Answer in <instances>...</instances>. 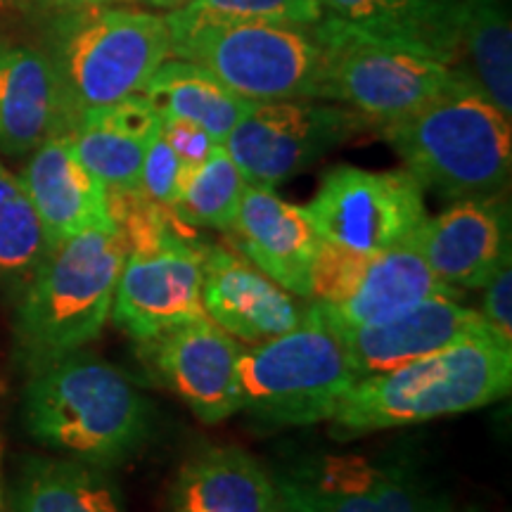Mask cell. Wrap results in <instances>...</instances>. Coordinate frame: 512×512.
I'll return each mask as SVG.
<instances>
[{
	"instance_id": "52a82bcc",
	"label": "cell",
	"mask_w": 512,
	"mask_h": 512,
	"mask_svg": "<svg viewBox=\"0 0 512 512\" xmlns=\"http://www.w3.org/2000/svg\"><path fill=\"white\" fill-rule=\"evenodd\" d=\"M356 382L337 330L311 304L283 335L242 347L240 413L275 430L330 422Z\"/></svg>"
},
{
	"instance_id": "836d02e7",
	"label": "cell",
	"mask_w": 512,
	"mask_h": 512,
	"mask_svg": "<svg viewBox=\"0 0 512 512\" xmlns=\"http://www.w3.org/2000/svg\"><path fill=\"white\" fill-rule=\"evenodd\" d=\"M0 512H10L8 479H5V441L0 437Z\"/></svg>"
},
{
	"instance_id": "d4e9b609",
	"label": "cell",
	"mask_w": 512,
	"mask_h": 512,
	"mask_svg": "<svg viewBox=\"0 0 512 512\" xmlns=\"http://www.w3.org/2000/svg\"><path fill=\"white\" fill-rule=\"evenodd\" d=\"M325 15L370 34L415 43L456 67L460 0H320Z\"/></svg>"
},
{
	"instance_id": "30bf717a",
	"label": "cell",
	"mask_w": 512,
	"mask_h": 512,
	"mask_svg": "<svg viewBox=\"0 0 512 512\" xmlns=\"http://www.w3.org/2000/svg\"><path fill=\"white\" fill-rule=\"evenodd\" d=\"M271 475L280 512H453L448 491L411 458L316 453Z\"/></svg>"
},
{
	"instance_id": "e0dca14e",
	"label": "cell",
	"mask_w": 512,
	"mask_h": 512,
	"mask_svg": "<svg viewBox=\"0 0 512 512\" xmlns=\"http://www.w3.org/2000/svg\"><path fill=\"white\" fill-rule=\"evenodd\" d=\"M204 316L238 342L259 344L299 323L294 297L245 259L238 249L209 245L202 268Z\"/></svg>"
},
{
	"instance_id": "83f0119b",
	"label": "cell",
	"mask_w": 512,
	"mask_h": 512,
	"mask_svg": "<svg viewBox=\"0 0 512 512\" xmlns=\"http://www.w3.org/2000/svg\"><path fill=\"white\" fill-rule=\"evenodd\" d=\"M50 242L19 176L0 164V283L27 285Z\"/></svg>"
},
{
	"instance_id": "6da1fadb",
	"label": "cell",
	"mask_w": 512,
	"mask_h": 512,
	"mask_svg": "<svg viewBox=\"0 0 512 512\" xmlns=\"http://www.w3.org/2000/svg\"><path fill=\"white\" fill-rule=\"evenodd\" d=\"M22 422L38 444L110 470L143 448L152 406L126 370L79 349L31 370Z\"/></svg>"
},
{
	"instance_id": "d6986e66",
	"label": "cell",
	"mask_w": 512,
	"mask_h": 512,
	"mask_svg": "<svg viewBox=\"0 0 512 512\" xmlns=\"http://www.w3.org/2000/svg\"><path fill=\"white\" fill-rule=\"evenodd\" d=\"M64 133L69 114L48 53L0 48V152L27 157Z\"/></svg>"
},
{
	"instance_id": "ba28073f",
	"label": "cell",
	"mask_w": 512,
	"mask_h": 512,
	"mask_svg": "<svg viewBox=\"0 0 512 512\" xmlns=\"http://www.w3.org/2000/svg\"><path fill=\"white\" fill-rule=\"evenodd\" d=\"M69 128L83 114L138 95L171 57L166 17L119 5H95L53 17L50 48Z\"/></svg>"
},
{
	"instance_id": "e575fe53",
	"label": "cell",
	"mask_w": 512,
	"mask_h": 512,
	"mask_svg": "<svg viewBox=\"0 0 512 512\" xmlns=\"http://www.w3.org/2000/svg\"><path fill=\"white\" fill-rule=\"evenodd\" d=\"M131 3H143V5H150V8H157V10H178L183 8L188 0H131Z\"/></svg>"
},
{
	"instance_id": "ffe728a7",
	"label": "cell",
	"mask_w": 512,
	"mask_h": 512,
	"mask_svg": "<svg viewBox=\"0 0 512 512\" xmlns=\"http://www.w3.org/2000/svg\"><path fill=\"white\" fill-rule=\"evenodd\" d=\"M159 131L162 114L138 93L83 114L67 136L76 157L107 192H136L145 155Z\"/></svg>"
},
{
	"instance_id": "d590c367",
	"label": "cell",
	"mask_w": 512,
	"mask_h": 512,
	"mask_svg": "<svg viewBox=\"0 0 512 512\" xmlns=\"http://www.w3.org/2000/svg\"><path fill=\"white\" fill-rule=\"evenodd\" d=\"M12 3H17V0H0V8H8Z\"/></svg>"
},
{
	"instance_id": "d6a6232c",
	"label": "cell",
	"mask_w": 512,
	"mask_h": 512,
	"mask_svg": "<svg viewBox=\"0 0 512 512\" xmlns=\"http://www.w3.org/2000/svg\"><path fill=\"white\" fill-rule=\"evenodd\" d=\"M17 3L27 5V8L53 19L60 15H69V12H76V10L95 8V5H114L119 3V0H17Z\"/></svg>"
},
{
	"instance_id": "7402d4cb",
	"label": "cell",
	"mask_w": 512,
	"mask_h": 512,
	"mask_svg": "<svg viewBox=\"0 0 512 512\" xmlns=\"http://www.w3.org/2000/svg\"><path fill=\"white\" fill-rule=\"evenodd\" d=\"M166 512H280L273 475L238 446H211L183 463Z\"/></svg>"
},
{
	"instance_id": "5bb4252c",
	"label": "cell",
	"mask_w": 512,
	"mask_h": 512,
	"mask_svg": "<svg viewBox=\"0 0 512 512\" xmlns=\"http://www.w3.org/2000/svg\"><path fill=\"white\" fill-rule=\"evenodd\" d=\"M415 247L451 290H477L489 283L510 254V204L501 195L456 200L427 216L413 233Z\"/></svg>"
},
{
	"instance_id": "ac0fdd59",
	"label": "cell",
	"mask_w": 512,
	"mask_h": 512,
	"mask_svg": "<svg viewBox=\"0 0 512 512\" xmlns=\"http://www.w3.org/2000/svg\"><path fill=\"white\" fill-rule=\"evenodd\" d=\"M19 181L43 223L50 247L88 228L114 223L105 185L76 157L67 133L38 145Z\"/></svg>"
},
{
	"instance_id": "cb8c5ba5",
	"label": "cell",
	"mask_w": 512,
	"mask_h": 512,
	"mask_svg": "<svg viewBox=\"0 0 512 512\" xmlns=\"http://www.w3.org/2000/svg\"><path fill=\"white\" fill-rule=\"evenodd\" d=\"M155 105L162 119H185L223 145L240 119L254 105L228 88L221 79L188 60H166L140 91Z\"/></svg>"
},
{
	"instance_id": "8d00e7d4",
	"label": "cell",
	"mask_w": 512,
	"mask_h": 512,
	"mask_svg": "<svg viewBox=\"0 0 512 512\" xmlns=\"http://www.w3.org/2000/svg\"><path fill=\"white\" fill-rule=\"evenodd\" d=\"M465 512H477V510H465Z\"/></svg>"
},
{
	"instance_id": "f1b7e54d",
	"label": "cell",
	"mask_w": 512,
	"mask_h": 512,
	"mask_svg": "<svg viewBox=\"0 0 512 512\" xmlns=\"http://www.w3.org/2000/svg\"><path fill=\"white\" fill-rule=\"evenodd\" d=\"M185 5L211 15L292 27H316L325 17L320 0H188Z\"/></svg>"
},
{
	"instance_id": "4dcf8cb0",
	"label": "cell",
	"mask_w": 512,
	"mask_h": 512,
	"mask_svg": "<svg viewBox=\"0 0 512 512\" xmlns=\"http://www.w3.org/2000/svg\"><path fill=\"white\" fill-rule=\"evenodd\" d=\"M482 311L479 316L486 320L491 330L496 332L503 342L512 344V266L510 261L503 264L491 275L484 287Z\"/></svg>"
},
{
	"instance_id": "44dd1931",
	"label": "cell",
	"mask_w": 512,
	"mask_h": 512,
	"mask_svg": "<svg viewBox=\"0 0 512 512\" xmlns=\"http://www.w3.org/2000/svg\"><path fill=\"white\" fill-rule=\"evenodd\" d=\"M430 297L458 299L460 292L441 283L411 238L399 247L368 256L342 299L316 306L325 313L332 328L351 330L394 316Z\"/></svg>"
},
{
	"instance_id": "7a4b0ae2",
	"label": "cell",
	"mask_w": 512,
	"mask_h": 512,
	"mask_svg": "<svg viewBox=\"0 0 512 512\" xmlns=\"http://www.w3.org/2000/svg\"><path fill=\"white\" fill-rule=\"evenodd\" d=\"M380 131L408 174L446 200L501 195L508 188L510 117L460 69L437 98Z\"/></svg>"
},
{
	"instance_id": "74e56055",
	"label": "cell",
	"mask_w": 512,
	"mask_h": 512,
	"mask_svg": "<svg viewBox=\"0 0 512 512\" xmlns=\"http://www.w3.org/2000/svg\"><path fill=\"white\" fill-rule=\"evenodd\" d=\"M0 48H3V46H0Z\"/></svg>"
},
{
	"instance_id": "2e32d148",
	"label": "cell",
	"mask_w": 512,
	"mask_h": 512,
	"mask_svg": "<svg viewBox=\"0 0 512 512\" xmlns=\"http://www.w3.org/2000/svg\"><path fill=\"white\" fill-rule=\"evenodd\" d=\"M235 249L292 297H311L320 238L304 207L268 185H247L233 228Z\"/></svg>"
},
{
	"instance_id": "4316f807",
	"label": "cell",
	"mask_w": 512,
	"mask_h": 512,
	"mask_svg": "<svg viewBox=\"0 0 512 512\" xmlns=\"http://www.w3.org/2000/svg\"><path fill=\"white\" fill-rule=\"evenodd\" d=\"M247 185L226 147L216 145L202 164L185 166L181 190L171 211L188 226L228 233L235 223Z\"/></svg>"
},
{
	"instance_id": "7c38bea8",
	"label": "cell",
	"mask_w": 512,
	"mask_h": 512,
	"mask_svg": "<svg viewBox=\"0 0 512 512\" xmlns=\"http://www.w3.org/2000/svg\"><path fill=\"white\" fill-rule=\"evenodd\" d=\"M368 128L377 126L344 105L318 100L254 102L223 147L247 183L275 188Z\"/></svg>"
},
{
	"instance_id": "f546056e",
	"label": "cell",
	"mask_w": 512,
	"mask_h": 512,
	"mask_svg": "<svg viewBox=\"0 0 512 512\" xmlns=\"http://www.w3.org/2000/svg\"><path fill=\"white\" fill-rule=\"evenodd\" d=\"M183 174L185 164L159 131V136L152 140L150 150H147L143 169H140V192L147 200L171 209L178 197V190H181Z\"/></svg>"
},
{
	"instance_id": "9c48e42d",
	"label": "cell",
	"mask_w": 512,
	"mask_h": 512,
	"mask_svg": "<svg viewBox=\"0 0 512 512\" xmlns=\"http://www.w3.org/2000/svg\"><path fill=\"white\" fill-rule=\"evenodd\" d=\"M316 29L325 50L320 100L351 107L377 128L420 110L458 76V67L415 43L370 34L330 15Z\"/></svg>"
},
{
	"instance_id": "603a6c76",
	"label": "cell",
	"mask_w": 512,
	"mask_h": 512,
	"mask_svg": "<svg viewBox=\"0 0 512 512\" xmlns=\"http://www.w3.org/2000/svg\"><path fill=\"white\" fill-rule=\"evenodd\" d=\"M10 512H126L107 467L76 458L27 456L8 482Z\"/></svg>"
},
{
	"instance_id": "484cf974",
	"label": "cell",
	"mask_w": 512,
	"mask_h": 512,
	"mask_svg": "<svg viewBox=\"0 0 512 512\" xmlns=\"http://www.w3.org/2000/svg\"><path fill=\"white\" fill-rule=\"evenodd\" d=\"M460 69L482 93L512 119V15L510 0H460L458 60Z\"/></svg>"
},
{
	"instance_id": "5b68a950",
	"label": "cell",
	"mask_w": 512,
	"mask_h": 512,
	"mask_svg": "<svg viewBox=\"0 0 512 512\" xmlns=\"http://www.w3.org/2000/svg\"><path fill=\"white\" fill-rule=\"evenodd\" d=\"M124 259L126 242L114 223L50 247L15 313L17 354L29 373L100 337Z\"/></svg>"
},
{
	"instance_id": "9a60e30c",
	"label": "cell",
	"mask_w": 512,
	"mask_h": 512,
	"mask_svg": "<svg viewBox=\"0 0 512 512\" xmlns=\"http://www.w3.org/2000/svg\"><path fill=\"white\" fill-rule=\"evenodd\" d=\"M337 335L358 380L401 368L465 339L498 337L479 311L453 297H430L377 323L337 330Z\"/></svg>"
},
{
	"instance_id": "4fadbf2b",
	"label": "cell",
	"mask_w": 512,
	"mask_h": 512,
	"mask_svg": "<svg viewBox=\"0 0 512 512\" xmlns=\"http://www.w3.org/2000/svg\"><path fill=\"white\" fill-rule=\"evenodd\" d=\"M138 354L152 380L176 394L207 425L240 413L242 347L211 318L202 316L138 342Z\"/></svg>"
},
{
	"instance_id": "1f68e13d",
	"label": "cell",
	"mask_w": 512,
	"mask_h": 512,
	"mask_svg": "<svg viewBox=\"0 0 512 512\" xmlns=\"http://www.w3.org/2000/svg\"><path fill=\"white\" fill-rule=\"evenodd\" d=\"M162 136L185 166L202 164L219 145L204 128L185 119H162Z\"/></svg>"
},
{
	"instance_id": "277c9868",
	"label": "cell",
	"mask_w": 512,
	"mask_h": 512,
	"mask_svg": "<svg viewBox=\"0 0 512 512\" xmlns=\"http://www.w3.org/2000/svg\"><path fill=\"white\" fill-rule=\"evenodd\" d=\"M107 197L114 226L126 242L110 316L114 325L138 344L202 318V268L209 242L140 190L107 192Z\"/></svg>"
},
{
	"instance_id": "8992f818",
	"label": "cell",
	"mask_w": 512,
	"mask_h": 512,
	"mask_svg": "<svg viewBox=\"0 0 512 512\" xmlns=\"http://www.w3.org/2000/svg\"><path fill=\"white\" fill-rule=\"evenodd\" d=\"M171 57L200 64L252 102L320 100L325 50L316 27L252 22L190 8L166 15Z\"/></svg>"
},
{
	"instance_id": "3957f363",
	"label": "cell",
	"mask_w": 512,
	"mask_h": 512,
	"mask_svg": "<svg viewBox=\"0 0 512 512\" xmlns=\"http://www.w3.org/2000/svg\"><path fill=\"white\" fill-rule=\"evenodd\" d=\"M512 387V344L477 337L387 373L363 377L332 418L339 439L470 413L505 399Z\"/></svg>"
},
{
	"instance_id": "8fae6325",
	"label": "cell",
	"mask_w": 512,
	"mask_h": 512,
	"mask_svg": "<svg viewBox=\"0 0 512 512\" xmlns=\"http://www.w3.org/2000/svg\"><path fill=\"white\" fill-rule=\"evenodd\" d=\"M304 209L320 242L361 256L403 245L427 219L425 188L406 169L370 171L351 164L325 171Z\"/></svg>"
}]
</instances>
